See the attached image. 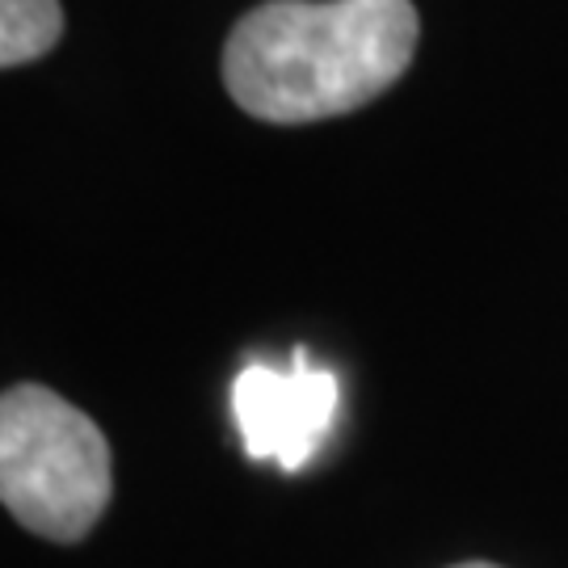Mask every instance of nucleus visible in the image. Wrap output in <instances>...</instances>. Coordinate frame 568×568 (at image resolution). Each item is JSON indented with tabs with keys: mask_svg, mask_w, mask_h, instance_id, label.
Listing matches in <instances>:
<instances>
[{
	"mask_svg": "<svg viewBox=\"0 0 568 568\" xmlns=\"http://www.w3.org/2000/svg\"><path fill=\"white\" fill-rule=\"evenodd\" d=\"M422 21L413 0H265L224 42V84L262 122H321L405 77Z\"/></svg>",
	"mask_w": 568,
	"mask_h": 568,
	"instance_id": "nucleus-1",
	"label": "nucleus"
},
{
	"mask_svg": "<svg viewBox=\"0 0 568 568\" xmlns=\"http://www.w3.org/2000/svg\"><path fill=\"white\" fill-rule=\"evenodd\" d=\"M110 447L93 417L51 387L0 392V506L26 530L77 544L110 506Z\"/></svg>",
	"mask_w": 568,
	"mask_h": 568,
	"instance_id": "nucleus-2",
	"label": "nucleus"
},
{
	"mask_svg": "<svg viewBox=\"0 0 568 568\" xmlns=\"http://www.w3.org/2000/svg\"><path fill=\"white\" fill-rule=\"evenodd\" d=\"M337 405V375L307 363V349H295V366L286 371L248 363L232 384V417L241 429L244 455L286 471L307 467L312 455L325 447Z\"/></svg>",
	"mask_w": 568,
	"mask_h": 568,
	"instance_id": "nucleus-3",
	"label": "nucleus"
},
{
	"mask_svg": "<svg viewBox=\"0 0 568 568\" xmlns=\"http://www.w3.org/2000/svg\"><path fill=\"white\" fill-rule=\"evenodd\" d=\"M60 39V0H0V68L42 60Z\"/></svg>",
	"mask_w": 568,
	"mask_h": 568,
	"instance_id": "nucleus-4",
	"label": "nucleus"
},
{
	"mask_svg": "<svg viewBox=\"0 0 568 568\" xmlns=\"http://www.w3.org/2000/svg\"><path fill=\"white\" fill-rule=\"evenodd\" d=\"M455 568H497V565H455Z\"/></svg>",
	"mask_w": 568,
	"mask_h": 568,
	"instance_id": "nucleus-5",
	"label": "nucleus"
}]
</instances>
